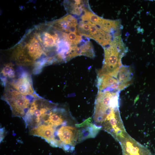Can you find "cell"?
<instances>
[{
	"mask_svg": "<svg viewBox=\"0 0 155 155\" xmlns=\"http://www.w3.org/2000/svg\"><path fill=\"white\" fill-rule=\"evenodd\" d=\"M52 109L47 115L43 124L51 125L55 128L67 124V120L68 112L64 108L57 106Z\"/></svg>",
	"mask_w": 155,
	"mask_h": 155,
	"instance_id": "obj_10",
	"label": "cell"
},
{
	"mask_svg": "<svg viewBox=\"0 0 155 155\" xmlns=\"http://www.w3.org/2000/svg\"><path fill=\"white\" fill-rule=\"evenodd\" d=\"M7 84L23 95L27 96L38 95L34 90L31 76L26 71H23L18 78L9 81Z\"/></svg>",
	"mask_w": 155,
	"mask_h": 155,
	"instance_id": "obj_8",
	"label": "cell"
},
{
	"mask_svg": "<svg viewBox=\"0 0 155 155\" xmlns=\"http://www.w3.org/2000/svg\"><path fill=\"white\" fill-rule=\"evenodd\" d=\"M57 105L40 96L35 98L23 118L26 126L31 129L43 124L50 112Z\"/></svg>",
	"mask_w": 155,
	"mask_h": 155,
	"instance_id": "obj_3",
	"label": "cell"
},
{
	"mask_svg": "<svg viewBox=\"0 0 155 155\" xmlns=\"http://www.w3.org/2000/svg\"><path fill=\"white\" fill-rule=\"evenodd\" d=\"M78 32L80 36L94 40L103 47L109 44L114 38L90 22L80 21L78 26Z\"/></svg>",
	"mask_w": 155,
	"mask_h": 155,
	"instance_id": "obj_6",
	"label": "cell"
},
{
	"mask_svg": "<svg viewBox=\"0 0 155 155\" xmlns=\"http://www.w3.org/2000/svg\"><path fill=\"white\" fill-rule=\"evenodd\" d=\"M66 8L70 13L80 16L86 9L84 1L81 0L68 1L66 3Z\"/></svg>",
	"mask_w": 155,
	"mask_h": 155,
	"instance_id": "obj_17",
	"label": "cell"
},
{
	"mask_svg": "<svg viewBox=\"0 0 155 155\" xmlns=\"http://www.w3.org/2000/svg\"><path fill=\"white\" fill-rule=\"evenodd\" d=\"M1 80L4 86L7 83L8 80H13L16 78L13 64L11 63L5 64L1 72Z\"/></svg>",
	"mask_w": 155,
	"mask_h": 155,
	"instance_id": "obj_16",
	"label": "cell"
},
{
	"mask_svg": "<svg viewBox=\"0 0 155 155\" xmlns=\"http://www.w3.org/2000/svg\"><path fill=\"white\" fill-rule=\"evenodd\" d=\"M79 44L81 48L82 55L91 58L95 57L93 45L89 41L82 40Z\"/></svg>",
	"mask_w": 155,
	"mask_h": 155,
	"instance_id": "obj_18",
	"label": "cell"
},
{
	"mask_svg": "<svg viewBox=\"0 0 155 155\" xmlns=\"http://www.w3.org/2000/svg\"><path fill=\"white\" fill-rule=\"evenodd\" d=\"M48 24L53 29L60 32L78 33L77 20L70 15Z\"/></svg>",
	"mask_w": 155,
	"mask_h": 155,
	"instance_id": "obj_11",
	"label": "cell"
},
{
	"mask_svg": "<svg viewBox=\"0 0 155 155\" xmlns=\"http://www.w3.org/2000/svg\"><path fill=\"white\" fill-rule=\"evenodd\" d=\"M27 40L21 43L24 47L28 54L34 63V64L38 62L40 59L45 56L47 57L43 50L40 43L32 31L26 35Z\"/></svg>",
	"mask_w": 155,
	"mask_h": 155,
	"instance_id": "obj_9",
	"label": "cell"
},
{
	"mask_svg": "<svg viewBox=\"0 0 155 155\" xmlns=\"http://www.w3.org/2000/svg\"><path fill=\"white\" fill-rule=\"evenodd\" d=\"M133 71L130 67L122 66L120 68L117 77L121 90L128 86L132 82Z\"/></svg>",
	"mask_w": 155,
	"mask_h": 155,
	"instance_id": "obj_15",
	"label": "cell"
},
{
	"mask_svg": "<svg viewBox=\"0 0 155 155\" xmlns=\"http://www.w3.org/2000/svg\"><path fill=\"white\" fill-rule=\"evenodd\" d=\"M55 130L56 128L51 125L42 124L30 129L29 133L30 135L42 137L51 146L56 147Z\"/></svg>",
	"mask_w": 155,
	"mask_h": 155,
	"instance_id": "obj_12",
	"label": "cell"
},
{
	"mask_svg": "<svg viewBox=\"0 0 155 155\" xmlns=\"http://www.w3.org/2000/svg\"><path fill=\"white\" fill-rule=\"evenodd\" d=\"M97 75L98 91L119 92L121 90L117 78L108 74L98 73Z\"/></svg>",
	"mask_w": 155,
	"mask_h": 155,
	"instance_id": "obj_13",
	"label": "cell"
},
{
	"mask_svg": "<svg viewBox=\"0 0 155 155\" xmlns=\"http://www.w3.org/2000/svg\"><path fill=\"white\" fill-rule=\"evenodd\" d=\"M10 57L18 65L28 67L34 65V63L29 57L20 43L12 49Z\"/></svg>",
	"mask_w": 155,
	"mask_h": 155,
	"instance_id": "obj_14",
	"label": "cell"
},
{
	"mask_svg": "<svg viewBox=\"0 0 155 155\" xmlns=\"http://www.w3.org/2000/svg\"><path fill=\"white\" fill-rule=\"evenodd\" d=\"M63 37L71 46H75L79 44L82 40V36L75 32L66 33L62 32Z\"/></svg>",
	"mask_w": 155,
	"mask_h": 155,
	"instance_id": "obj_19",
	"label": "cell"
},
{
	"mask_svg": "<svg viewBox=\"0 0 155 155\" xmlns=\"http://www.w3.org/2000/svg\"><path fill=\"white\" fill-rule=\"evenodd\" d=\"M119 142L122 149V155H153L148 149L128 133Z\"/></svg>",
	"mask_w": 155,
	"mask_h": 155,
	"instance_id": "obj_7",
	"label": "cell"
},
{
	"mask_svg": "<svg viewBox=\"0 0 155 155\" xmlns=\"http://www.w3.org/2000/svg\"><path fill=\"white\" fill-rule=\"evenodd\" d=\"M4 130H3V128L1 129V141H2L4 137Z\"/></svg>",
	"mask_w": 155,
	"mask_h": 155,
	"instance_id": "obj_20",
	"label": "cell"
},
{
	"mask_svg": "<svg viewBox=\"0 0 155 155\" xmlns=\"http://www.w3.org/2000/svg\"><path fill=\"white\" fill-rule=\"evenodd\" d=\"M104 59L102 67L98 73L108 74L117 77L122 66L121 59L126 49L121 36L115 37L104 47Z\"/></svg>",
	"mask_w": 155,
	"mask_h": 155,
	"instance_id": "obj_2",
	"label": "cell"
},
{
	"mask_svg": "<svg viewBox=\"0 0 155 155\" xmlns=\"http://www.w3.org/2000/svg\"><path fill=\"white\" fill-rule=\"evenodd\" d=\"M67 124L57 127L55 133V140L56 147L71 152L74 150L78 140L79 130L74 126L67 125Z\"/></svg>",
	"mask_w": 155,
	"mask_h": 155,
	"instance_id": "obj_5",
	"label": "cell"
},
{
	"mask_svg": "<svg viewBox=\"0 0 155 155\" xmlns=\"http://www.w3.org/2000/svg\"><path fill=\"white\" fill-rule=\"evenodd\" d=\"M4 86L1 99L9 106L13 117L23 118L32 101L40 97L23 95L8 84Z\"/></svg>",
	"mask_w": 155,
	"mask_h": 155,
	"instance_id": "obj_4",
	"label": "cell"
},
{
	"mask_svg": "<svg viewBox=\"0 0 155 155\" xmlns=\"http://www.w3.org/2000/svg\"><path fill=\"white\" fill-rule=\"evenodd\" d=\"M119 92L98 91L93 119L95 125L119 142L127 133L119 109Z\"/></svg>",
	"mask_w": 155,
	"mask_h": 155,
	"instance_id": "obj_1",
	"label": "cell"
}]
</instances>
